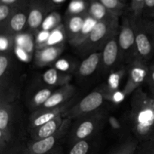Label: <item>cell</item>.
Here are the masks:
<instances>
[{
	"instance_id": "obj_24",
	"label": "cell",
	"mask_w": 154,
	"mask_h": 154,
	"mask_svg": "<svg viewBox=\"0 0 154 154\" xmlns=\"http://www.w3.org/2000/svg\"><path fill=\"white\" fill-rule=\"evenodd\" d=\"M111 13L117 15L119 17L124 14L126 10V3L123 2L120 0H99Z\"/></svg>"
},
{
	"instance_id": "obj_37",
	"label": "cell",
	"mask_w": 154,
	"mask_h": 154,
	"mask_svg": "<svg viewBox=\"0 0 154 154\" xmlns=\"http://www.w3.org/2000/svg\"><path fill=\"white\" fill-rule=\"evenodd\" d=\"M152 105H153V108L154 109V97H153V101H152Z\"/></svg>"
},
{
	"instance_id": "obj_25",
	"label": "cell",
	"mask_w": 154,
	"mask_h": 154,
	"mask_svg": "<svg viewBox=\"0 0 154 154\" xmlns=\"http://www.w3.org/2000/svg\"><path fill=\"white\" fill-rule=\"evenodd\" d=\"M61 24V16L58 12L54 11L47 17L41 29L45 31L52 32Z\"/></svg>"
},
{
	"instance_id": "obj_38",
	"label": "cell",
	"mask_w": 154,
	"mask_h": 154,
	"mask_svg": "<svg viewBox=\"0 0 154 154\" xmlns=\"http://www.w3.org/2000/svg\"><path fill=\"white\" fill-rule=\"evenodd\" d=\"M120 1H121V2H123L126 3V2H127L128 0H120Z\"/></svg>"
},
{
	"instance_id": "obj_7",
	"label": "cell",
	"mask_w": 154,
	"mask_h": 154,
	"mask_svg": "<svg viewBox=\"0 0 154 154\" xmlns=\"http://www.w3.org/2000/svg\"><path fill=\"white\" fill-rule=\"evenodd\" d=\"M108 90L103 88L102 90H94L87 94L85 97L78 101L73 106L71 107L64 114V117L73 120L102 109L101 108L104 102L110 96Z\"/></svg>"
},
{
	"instance_id": "obj_26",
	"label": "cell",
	"mask_w": 154,
	"mask_h": 154,
	"mask_svg": "<svg viewBox=\"0 0 154 154\" xmlns=\"http://www.w3.org/2000/svg\"><path fill=\"white\" fill-rule=\"evenodd\" d=\"M88 0H72L69 5L67 14H78L88 12Z\"/></svg>"
},
{
	"instance_id": "obj_9",
	"label": "cell",
	"mask_w": 154,
	"mask_h": 154,
	"mask_svg": "<svg viewBox=\"0 0 154 154\" xmlns=\"http://www.w3.org/2000/svg\"><path fill=\"white\" fill-rule=\"evenodd\" d=\"M29 16L26 30L37 33L47 17L54 11L57 4L53 0H28Z\"/></svg>"
},
{
	"instance_id": "obj_3",
	"label": "cell",
	"mask_w": 154,
	"mask_h": 154,
	"mask_svg": "<svg viewBox=\"0 0 154 154\" xmlns=\"http://www.w3.org/2000/svg\"><path fill=\"white\" fill-rule=\"evenodd\" d=\"M108 119V114L103 109L87 114L72 120L67 136L69 147L81 140L88 139L99 134Z\"/></svg>"
},
{
	"instance_id": "obj_11",
	"label": "cell",
	"mask_w": 154,
	"mask_h": 154,
	"mask_svg": "<svg viewBox=\"0 0 154 154\" xmlns=\"http://www.w3.org/2000/svg\"><path fill=\"white\" fill-rule=\"evenodd\" d=\"M149 66L147 63L137 60L129 65L128 79L126 86L123 90V96H128L133 93L141 84L146 83Z\"/></svg>"
},
{
	"instance_id": "obj_29",
	"label": "cell",
	"mask_w": 154,
	"mask_h": 154,
	"mask_svg": "<svg viewBox=\"0 0 154 154\" xmlns=\"http://www.w3.org/2000/svg\"><path fill=\"white\" fill-rule=\"evenodd\" d=\"M135 154H154V138L138 143Z\"/></svg>"
},
{
	"instance_id": "obj_31",
	"label": "cell",
	"mask_w": 154,
	"mask_h": 154,
	"mask_svg": "<svg viewBox=\"0 0 154 154\" xmlns=\"http://www.w3.org/2000/svg\"><path fill=\"white\" fill-rule=\"evenodd\" d=\"M12 46H13V37L7 35L1 34V38H0L1 52H9Z\"/></svg>"
},
{
	"instance_id": "obj_13",
	"label": "cell",
	"mask_w": 154,
	"mask_h": 154,
	"mask_svg": "<svg viewBox=\"0 0 154 154\" xmlns=\"http://www.w3.org/2000/svg\"><path fill=\"white\" fill-rule=\"evenodd\" d=\"M117 35L118 33L113 35L102 49L101 67L104 72H109L117 66L118 62H121Z\"/></svg>"
},
{
	"instance_id": "obj_1",
	"label": "cell",
	"mask_w": 154,
	"mask_h": 154,
	"mask_svg": "<svg viewBox=\"0 0 154 154\" xmlns=\"http://www.w3.org/2000/svg\"><path fill=\"white\" fill-rule=\"evenodd\" d=\"M153 97L139 87L130 100V109L126 116V126L138 143L154 138Z\"/></svg>"
},
{
	"instance_id": "obj_28",
	"label": "cell",
	"mask_w": 154,
	"mask_h": 154,
	"mask_svg": "<svg viewBox=\"0 0 154 154\" xmlns=\"http://www.w3.org/2000/svg\"><path fill=\"white\" fill-rule=\"evenodd\" d=\"M17 8L0 3V29L2 28L7 23L8 20Z\"/></svg>"
},
{
	"instance_id": "obj_14",
	"label": "cell",
	"mask_w": 154,
	"mask_h": 154,
	"mask_svg": "<svg viewBox=\"0 0 154 154\" xmlns=\"http://www.w3.org/2000/svg\"><path fill=\"white\" fill-rule=\"evenodd\" d=\"M77 89L70 83L56 90L51 97L41 107L40 110L51 109L65 105L76 96ZM38 109V110H39Z\"/></svg>"
},
{
	"instance_id": "obj_8",
	"label": "cell",
	"mask_w": 154,
	"mask_h": 154,
	"mask_svg": "<svg viewBox=\"0 0 154 154\" xmlns=\"http://www.w3.org/2000/svg\"><path fill=\"white\" fill-rule=\"evenodd\" d=\"M72 120L65 118L63 125L56 133L41 140H28L26 142L27 154H49L67 138Z\"/></svg>"
},
{
	"instance_id": "obj_18",
	"label": "cell",
	"mask_w": 154,
	"mask_h": 154,
	"mask_svg": "<svg viewBox=\"0 0 154 154\" xmlns=\"http://www.w3.org/2000/svg\"><path fill=\"white\" fill-rule=\"evenodd\" d=\"M101 137L98 135L81 140L69 147L67 154H98L101 146Z\"/></svg>"
},
{
	"instance_id": "obj_16",
	"label": "cell",
	"mask_w": 154,
	"mask_h": 154,
	"mask_svg": "<svg viewBox=\"0 0 154 154\" xmlns=\"http://www.w3.org/2000/svg\"><path fill=\"white\" fill-rule=\"evenodd\" d=\"M64 50V44L37 48L35 54V63L38 66H47L52 64L57 60Z\"/></svg>"
},
{
	"instance_id": "obj_4",
	"label": "cell",
	"mask_w": 154,
	"mask_h": 154,
	"mask_svg": "<svg viewBox=\"0 0 154 154\" xmlns=\"http://www.w3.org/2000/svg\"><path fill=\"white\" fill-rule=\"evenodd\" d=\"M119 19L118 17L111 20L97 21L84 42L75 48L78 54L87 57L103 49L107 42L118 33L120 28Z\"/></svg>"
},
{
	"instance_id": "obj_2",
	"label": "cell",
	"mask_w": 154,
	"mask_h": 154,
	"mask_svg": "<svg viewBox=\"0 0 154 154\" xmlns=\"http://www.w3.org/2000/svg\"><path fill=\"white\" fill-rule=\"evenodd\" d=\"M23 119L17 101H0V153L15 144L26 142L22 132Z\"/></svg>"
},
{
	"instance_id": "obj_32",
	"label": "cell",
	"mask_w": 154,
	"mask_h": 154,
	"mask_svg": "<svg viewBox=\"0 0 154 154\" xmlns=\"http://www.w3.org/2000/svg\"><path fill=\"white\" fill-rule=\"evenodd\" d=\"M143 17L154 19V0H145Z\"/></svg>"
},
{
	"instance_id": "obj_17",
	"label": "cell",
	"mask_w": 154,
	"mask_h": 154,
	"mask_svg": "<svg viewBox=\"0 0 154 154\" xmlns=\"http://www.w3.org/2000/svg\"><path fill=\"white\" fill-rule=\"evenodd\" d=\"M65 120L64 115L58 116L48 123L28 132L29 139L37 141L51 136L59 130Z\"/></svg>"
},
{
	"instance_id": "obj_22",
	"label": "cell",
	"mask_w": 154,
	"mask_h": 154,
	"mask_svg": "<svg viewBox=\"0 0 154 154\" xmlns=\"http://www.w3.org/2000/svg\"><path fill=\"white\" fill-rule=\"evenodd\" d=\"M88 2L89 15L96 21L111 20L119 17L111 13L99 0H88Z\"/></svg>"
},
{
	"instance_id": "obj_20",
	"label": "cell",
	"mask_w": 154,
	"mask_h": 154,
	"mask_svg": "<svg viewBox=\"0 0 154 154\" xmlns=\"http://www.w3.org/2000/svg\"><path fill=\"white\" fill-rule=\"evenodd\" d=\"M55 90H56L54 89V87H48L45 84L43 87L34 90L32 94H29V96H28V99H27V104H28L29 110H31L32 112H34L39 109L45 103V102L51 97V96L55 92Z\"/></svg>"
},
{
	"instance_id": "obj_19",
	"label": "cell",
	"mask_w": 154,
	"mask_h": 154,
	"mask_svg": "<svg viewBox=\"0 0 154 154\" xmlns=\"http://www.w3.org/2000/svg\"><path fill=\"white\" fill-rule=\"evenodd\" d=\"M102 52H95L90 54L83 60L77 70L78 78L84 79L92 76L99 66H101Z\"/></svg>"
},
{
	"instance_id": "obj_33",
	"label": "cell",
	"mask_w": 154,
	"mask_h": 154,
	"mask_svg": "<svg viewBox=\"0 0 154 154\" xmlns=\"http://www.w3.org/2000/svg\"><path fill=\"white\" fill-rule=\"evenodd\" d=\"M146 83L148 85L149 89L151 92L152 97H154V63L149 66L148 74H147Z\"/></svg>"
},
{
	"instance_id": "obj_27",
	"label": "cell",
	"mask_w": 154,
	"mask_h": 154,
	"mask_svg": "<svg viewBox=\"0 0 154 154\" xmlns=\"http://www.w3.org/2000/svg\"><path fill=\"white\" fill-rule=\"evenodd\" d=\"M145 0H130L129 4V17L132 20L141 18L143 17Z\"/></svg>"
},
{
	"instance_id": "obj_15",
	"label": "cell",
	"mask_w": 154,
	"mask_h": 154,
	"mask_svg": "<svg viewBox=\"0 0 154 154\" xmlns=\"http://www.w3.org/2000/svg\"><path fill=\"white\" fill-rule=\"evenodd\" d=\"M89 17L88 12L78 14H66L65 22L63 23L65 34L69 43H72L78 38L84 29L86 20Z\"/></svg>"
},
{
	"instance_id": "obj_35",
	"label": "cell",
	"mask_w": 154,
	"mask_h": 154,
	"mask_svg": "<svg viewBox=\"0 0 154 154\" xmlns=\"http://www.w3.org/2000/svg\"><path fill=\"white\" fill-rule=\"evenodd\" d=\"M26 2L27 0H0V3L14 7H19Z\"/></svg>"
},
{
	"instance_id": "obj_6",
	"label": "cell",
	"mask_w": 154,
	"mask_h": 154,
	"mask_svg": "<svg viewBox=\"0 0 154 154\" xmlns=\"http://www.w3.org/2000/svg\"><path fill=\"white\" fill-rule=\"evenodd\" d=\"M117 38L120 48V60L129 66L138 60V54L133 23L129 14H123L122 16V22L119 28Z\"/></svg>"
},
{
	"instance_id": "obj_23",
	"label": "cell",
	"mask_w": 154,
	"mask_h": 154,
	"mask_svg": "<svg viewBox=\"0 0 154 154\" xmlns=\"http://www.w3.org/2000/svg\"><path fill=\"white\" fill-rule=\"evenodd\" d=\"M138 145V141L132 135H126L108 154H135Z\"/></svg>"
},
{
	"instance_id": "obj_5",
	"label": "cell",
	"mask_w": 154,
	"mask_h": 154,
	"mask_svg": "<svg viewBox=\"0 0 154 154\" xmlns=\"http://www.w3.org/2000/svg\"><path fill=\"white\" fill-rule=\"evenodd\" d=\"M131 18V17H130ZM138 60L147 63L154 56V19L141 17L132 20Z\"/></svg>"
},
{
	"instance_id": "obj_36",
	"label": "cell",
	"mask_w": 154,
	"mask_h": 154,
	"mask_svg": "<svg viewBox=\"0 0 154 154\" xmlns=\"http://www.w3.org/2000/svg\"><path fill=\"white\" fill-rule=\"evenodd\" d=\"M49 154H65L64 149H63V145H60L54 149L52 152H51Z\"/></svg>"
},
{
	"instance_id": "obj_21",
	"label": "cell",
	"mask_w": 154,
	"mask_h": 154,
	"mask_svg": "<svg viewBox=\"0 0 154 154\" xmlns=\"http://www.w3.org/2000/svg\"><path fill=\"white\" fill-rule=\"evenodd\" d=\"M42 79L44 84L48 87H63L69 84L72 79V75L66 72H61L56 68H51L44 72L42 75Z\"/></svg>"
},
{
	"instance_id": "obj_30",
	"label": "cell",
	"mask_w": 154,
	"mask_h": 154,
	"mask_svg": "<svg viewBox=\"0 0 154 154\" xmlns=\"http://www.w3.org/2000/svg\"><path fill=\"white\" fill-rule=\"evenodd\" d=\"M26 142L20 143L11 146L0 154H27Z\"/></svg>"
},
{
	"instance_id": "obj_12",
	"label": "cell",
	"mask_w": 154,
	"mask_h": 154,
	"mask_svg": "<svg viewBox=\"0 0 154 154\" xmlns=\"http://www.w3.org/2000/svg\"><path fill=\"white\" fill-rule=\"evenodd\" d=\"M28 16L29 3L27 0L26 2L23 4L15 10L7 23L2 28L0 29L2 34L13 37L26 29Z\"/></svg>"
},
{
	"instance_id": "obj_34",
	"label": "cell",
	"mask_w": 154,
	"mask_h": 154,
	"mask_svg": "<svg viewBox=\"0 0 154 154\" xmlns=\"http://www.w3.org/2000/svg\"><path fill=\"white\" fill-rule=\"evenodd\" d=\"M70 64L69 63V62L66 60H60L56 63L55 68L57 69L58 70L61 71V72H68V70L70 68Z\"/></svg>"
},
{
	"instance_id": "obj_10",
	"label": "cell",
	"mask_w": 154,
	"mask_h": 154,
	"mask_svg": "<svg viewBox=\"0 0 154 154\" xmlns=\"http://www.w3.org/2000/svg\"><path fill=\"white\" fill-rule=\"evenodd\" d=\"M76 101L77 97L75 96L72 100L61 106L51 108V109H39L34 112H32L29 117L28 121H27V132H29L30 130H32V129L48 123L50 120L56 118L58 116L64 115L66 111L76 103Z\"/></svg>"
}]
</instances>
